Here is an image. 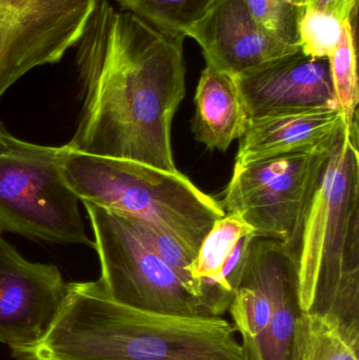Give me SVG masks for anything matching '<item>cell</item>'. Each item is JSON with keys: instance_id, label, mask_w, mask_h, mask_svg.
Returning <instances> with one entry per match:
<instances>
[{"instance_id": "1", "label": "cell", "mask_w": 359, "mask_h": 360, "mask_svg": "<svg viewBox=\"0 0 359 360\" xmlns=\"http://www.w3.org/2000/svg\"><path fill=\"white\" fill-rule=\"evenodd\" d=\"M183 40L98 0L76 44L82 107L65 147L179 172L171 131L185 95Z\"/></svg>"}, {"instance_id": "2", "label": "cell", "mask_w": 359, "mask_h": 360, "mask_svg": "<svg viewBox=\"0 0 359 360\" xmlns=\"http://www.w3.org/2000/svg\"><path fill=\"white\" fill-rule=\"evenodd\" d=\"M233 323L136 310L97 281L70 283L48 335L18 360H248Z\"/></svg>"}, {"instance_id": "3", "label": "cell", "mask_w": 359, "mask_h": 360, "mask_svg": "<svg viewBox=\"0 0 359 360\" xmlns=\"http://www.w3.org/2000/svg\"><path fill=\"white\" fill-rule=\"evenodd\" d=\"M358 120L339 129L312 199L299 245L303 312L339 326L359 346Z\"/></svg>"}, {"instance_id": "4", "label": "cell", "mask_w": 359, "mask_h": 360, "mask_svg": "<svg viewBox=\"0 0 359 360\" xmlns=\"http://www.w3.org/2000/svg\"><path fill=\"white\" fill-rule=\"evenodd\" d=\"M63 174L80 201L154 226L192 258L219 218L218 200L181 172L72 151L63 146Z\"/></svg>"}, {"instance_id": "5", "label": "cell", "mask_w": 359, "mask_h": 360, "mask_svg": "<svg viewBox=\"0 0 359 360\" xmlns=\"http://www.w3.org/2000/svg\"><path fill=\"white\" fill-rule=\"evenodd\" d=\"M63 146L22 141L0 122V228L27 238L93 247L79 199L63 174Z\"/></svg>"}, {"instance_id": "6", "label": "cell", "mask_w": 359, "mask_h": 360, "mask_svg": "<svg viewBox=\"0 0 359 360\" xmlns=\"http://www.w3.org/2000/svg\"><path fill=\"white\" fill-rule=\"evenodd\" d=\"M332 141L311 152L235 165L219 201L223 211L242 216L256 236L280 240L297 257Z\"/></svg>"}, {"instance_id": "7", "label": "cell", "mask_w": 359, "mask_h": 360, "mask_svg": "<svg viewBox=\"0 0 359 360\" xmlns=\"http://www.w3.org/2000/svg\"><path fill=\"white\" fill-rule=\"evenodd\" d=\"M100 262V283L114 302L136 310L181 317H207L200 300L115 212L81 201Z\"/></svg>"}, {"instance_id": "8", "label": "cell", "mask_w": 359, "mask_h": 360, "mask_svg": "<svg viewBox=\"0 0 359 360\" xmlns=\"http://www.w3.org/2000/svg\"><path fill=\"white\" fill-rule=\"evenodd\" d=\"M98 0H0V98L81 38Z\"/></svg>"}, {"instance_id": "9", "label": "cell", "mask_w": 359, "mask_h": 360, "mask_svg": "<svg viewBox=\"0 0 359 360\" xmlns=\"http://www.w3.org/2000/svg\"><path fill=\"white\" fill-rule=\"evenodd\" d=\"M69 283L53 264L23 258L0 236V342L12 354L39 344L56 321Z\"/></svg>"}, {"instance_id": "10", "label": "cell", "mask_w": 359, "mask_h": 360, "mask_svg": "<svg viewBox=\"0 0 359 360\" xmlns=\"http://www.w3.org/2000/svg\"><path fill=\"white\" fill-rule=\"evenodd\" d=\"M249 120L303 110H339L328 59L301 50L235 76Z\"/></svg>"}, {"instance_id": "11", "label": "cell", "mask_w": 359, "mask_h": 360, "mask_svg": "<svg viewBox=\"0 0 359 360\" xmlns=\"http://www.w3.org/2000/svg\"><path fill=\"white\" fill-rule=\"evenodd\" d=\"M207 67L235 76L299 51L266 31L244 0H217L192 30Z\"/></svg>"}, {"instance_id": "12", "label": "cell", "mask_w": 359, "mask_h": 360, "mask_svg": "<svg viewBox=\"0 0 359 360\" xmlns=\"http://www.w3.org/2000/svg\"><path fill=\"white\" fill-rule=\"evenodd\" d=\"M244 271L263 285L271 304L269 325L255 360H291L295 325L303 312L296 255L280 240L254 236Z\"/></svg>"}, {"instance_id": "13", "label": "cell", "mask_w": 359, "mask_h": 360, "mask_svg": "<svg viewBox=\"0 0 359 360\" xmlns=\"http://www.w3.org/2000/svg\"><path fill=\"white\" fill-rule=\"evenodd\" d=\"M343 124L339 110L326 109L280 112L249 120L235 165L320 149Z\"/></svg>"}, {"instance_id": "14", "label": "cell", "mask_w": 359, "mask_h": 360, "mask_svg": "<svg viewBox=\"0 0 359 360\" xmlns=\"http://www.w3.org/2000/svg\"><path fill=\"white\" fill-rule=\"evenodd\" d=\"M194 103L192 131L196 141L211 151H227L246 132L249 116L233 76L204 68Z\"/></svg>"}, {"instance_id": "15", "label": "cell", "mask_w": 359, "mask_h": 360, "mask_svg": "<svg viewBox=\"0 0 359 360\" xmlns=\"http://www.w3.org/2000/svg\"><path fill=\"white\" fill-rule=\"evenodd\" d=\"M252 233L254 229L242 216L226 214L215 222L192 260L189 272L207 317H221L228 312L233 298L223 285V269L240 239Z\"/></svg>"}, {"instance_id": "16", "label": "cell", "mask_w": 359, "mask_h": 360, "mask_svg": "<svg viewBox=\"0 0 359 360\" xmlns=\"http://www.w3.org/2000/svg\"><path fill=\"white\" fill-rule=\"evenodd\" d=\"M291 360H359V346L333 321L301 312L295 325Z\"/></svg>"}, {"instance_id": "17", "label": "cell", "mask_w": 359, "mask_h": 360, "mask_svg": "<svg viewBox=\"0 0 359 360\" xmlns=\"http://www.w3.org/2000/svg\"><path fill=\"white\" fill-rule=\"evenodd\" d=\"M217 0H117L122 10L132 13L155 29L189 37L192 30Z\"/></svg>"}, {"instance_id": "18", "label": "cell", "mask_w": 359, "mask_h": 360, "mask_svg": "<svg viewBox=\"0 0 359 360\" xmlns=\"http://www.w3.org/2000/svg\"><path fill=\"white\" fill-rule=\"evenodd\" d=\"M354 27V21H345L341 44L328 59L335 98L346 124L358 120V51Z\"/></svg>"}, {"instance_id": "19", "label": "cell", "mask_w": 359, "mask_h": 360, "mask_svg": "<svg viewBox=\"0 0 359 360\" xmlns=\"http://www.w3.org/2000/svg\"><path fill=\"white\" fill-rule=\"evenodd\" d=\"M257 22L272 36L299 46V29L308 0H244Z\"/></svg>"}, {"instance_id": "20", "label": "cell", "mask_w": 359, "mask_h": 360, "mask_svg": "<svg viewBox=\"0 0 359 360\" xmlns=\"http://www.w3.org/2000/svg\"><path fill=\"white\" fill-rule=\"evenodd\" d=\"M345 21L333 15L307 8L299 25V50L312 58H330L341 44Z\"/></svg>"}, {"instance_id": "21", "label": "cell", "mask_w": 359, "mask_h": 360, "mask_svg": "<svg viewBox=\"0 0 359 360\" xmlns=\"http://www.w3.org/2000/svg\"><path fill=\"white\" fill-rule=\"evenodd\" d=\"M120 215V214H119ZM126 217V216H124ZM136 231L141 240L167 264L170 266L177 276L181 279L188 290L200 300L197 285L189 272L192 258L175 243L170 236L154 226H148L143 222L133 218L126 217ZM204 310V309H202Z\"/></svg>"}, {"instance_id": "22", "label": "cell", "mask_w": 359, "mask_h": 360, "mask_svg": "<svg viewBox=\"0 0 359 360\" xmlns=\"http://www.w3.org/2000/svg\"><path fill=\"white\" fill-rule=\"evenodd\" d=\"M358 0H308V8L333 15L341 20H355Z\"/></svg>"}, {"instance_id": "23", "label": "cell", "mask_w": 359, "mask_h": 360, "mask_svg": "<svg viewBox=\"0 0 359 360\" xmlns=\"http://www.w3.org/2000/svg\"><path fill=\"white\" fill-rule=\"evenodd\" d=\"M2 232H4V231L1 230V228H0V236H1L2 235Z\"/></svg>"}]
</instances>
